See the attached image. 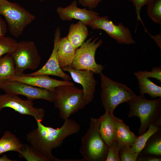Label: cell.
Instances as JSON below:
<instances>
[{
  "mask_svg": "<svg viewBox=\"0 0 161 161\" xmlns=\"http://www.w3.org/2000/svg\"><path fill=\"white\" fill-rule=\"evenodd\" d=\"M37 127L26 135L27 141L33 148L46 157L49 161H69L55 157L52 150L60 146L66 138L77 133L80 126L76 121L71 119L65 120L60 128L55 129L43 125L41 122L36 121Z\"/></svg>",
  "mask_w": 161,
  "mask_h": 161,
  "instance_id": "1",
  "label": "cell"
},
{
  "mask_svg": "<svg viewBox=\"0 0 161 161\" xmlns=\"http://www.w3.org/2000/svg\"><path fill=\"white\" fill-rule=\"evenodd\" d=\"M127 103L130 108L128 117H137L140 120L139 135L146 131L152 125L161 126V97L149 100L144 94H140Z\"/></svg>",
  "mask_w": 161,
  "mask_h": 161,
  "instance_id": "2",
  "label": "cell"
},
{
  "mask_svg": "<svg viewBox=\"0 0 161 161\" xmlns=\"http://www.w3.org/2000/svg\"><path fill=\"white\" fill-rule=\"evenodd\" d=\"M101 80V97L103 105L106 111L113 114L120 104L127 102L137 95L126 85L114 81L102 72L100 74Z\"/></svg>",
  "mask_w": 161,
  "mask_h": 161,
  "instance_id": "3",
  "label": "cell"
},
{
  "mask_svg": "<svg viewBox=\"0 0 161 161\" xmlns=\"http://www.w3.org/2000/svg\"><path fill=\"white\" fill-rule=\"evenodd\" d=\"M98 119L91 118L89 128L81 138L79 151L83 161H105L108 146L99 131Z\"/></svg>",
  "mask_w": 161,
  "mask_h": 161,
  "instance_id": "4",
  "label": "cell"
},
{
  "mask_svg": "<svg viewBox=\"0 0 161 161\" xmlns=\"http://www.w3.org/2000/svg\"><path fill=\"white\" fill-rule=\"evenodd\" d=\"M53 92L55 107L59 110L60 117L64 120L86 105L83 99V89L74 85L58 86Z\"/></svg>",
  "mask_w": 161,
  "mask_h": 161,
  "instance_id": "5",
  "label": "cell"
},
{
  "mask_svg": "<svg viewBox=\"0 0 161 161\" xmlns=\"http://www.w3.org/2000/svg\"><path fill=\"white\" fill-rule=\"evenodd\" d=\"M0 15L4 17L10 34L16 38L22 34L26 27L35 18L19 4L7 0L0 2Z\"/></svg>",
  "mask_w": 161,
  "mask_h": 161,
  "instance_id": "6",
  "label": "cell"
},
{
  "mask_svg": "<svg viewBox=\"0 0 161 161\" xmlns=\"http://www.w3.org/2000/svg\"><path fill=\"white\" fill-rule=\"evenodd\" d=\"M10 54L15 63L16 76L22 75L27 69L36 70L41 62L37 46L32 41L18 42L17 47Z\"/></svg>",
  "mask_w": 161,
  "mask_h": 161,
  "instance_id": "7",
  "label": "cell"
},
{
  "mask_svg": "<svg viewBox=\"0 0 161 161\" xmlns=\"http://www.w3.org/2000/svg\"><path fill=\"white\" fill-rule=\"evenodd\" d=\"M93 38L85 41L76 49L73 61L70 66L77 69L89 70L98 74L102 72L104 66L96 62L95 54L103 41L101 39L97 41L98 38L92 40Z\"/></svg>",
  "mask_w": 161,
  "mask_h": 161,
  "instance_id": "8",
  "label": "cell"
},
{
  "mask_svg": "<svg viewBox=\"0 0 161 161\" xmlns=\"http://www.w3.org/2000/svg\"><path fill=\"white\" fill-rule=\"evenodd\" d=\"M0 89L5 93L21 95L33 100L43 99L53 102V92L16 81L0 80Z\"/></svg>",
  "mask_w": 161,
  "mask_h": 161,
  "instance_id": "9",
  "label": "cell"
},
{
  "mask_svg": "<svg viewBox=\"0 0 161 161\" xmlns=\"http://www.w3.org/2000/svg\"><path fill=\"white\" fill-rule=\"evenodd\" d=\"M87 25L93 30L104 31L111 38L119 44H134L133 39L129 29L121 23L114 24L107 16H98L89 22Z\"/></svg>",
  "mask_w": 161,
  "mask_h": 161,
  "instance_id": "10",
  "label": "cell"
},
{
  "mask_svg": "<svg viewBox=\"0 0 161 161\" xmlns=\"http://www.w3.org/2000/svg\"><path fill=\"white\" fill-rule=\"evenodd\" d=\"M34 104L33 100H23L16 95L6 93L0 95V112L3 108H9L21 114L32 116L36 121L42 122L45 116V110L35 107Z\"/></svg>",
  "mask_w": 161,
  "mask_h": 161,
  "instance_id": "11",
  "label": "cell"
},
{
  "mask_svg": "<svg viewBox=\"0 0 161 161\" xmlns=\"http://www.w3.org/2000/svg\"><path fill=\"white\" fill-rule=\"evenodd\" d=\"M63 71L69 73L74 81L80 84L83 87V99L86 105L92 100L95 91L97 81L94 77L95 74L88 70H78L70 66L61 68Z\"/></svg>",
  "mask_w": 161,
  "mask_h": 161,
  "instance_id": "12",
  "label": "cell"
},
{
  "mask_svg": "<svg viewBox=\"0 0 161 161\" xmlns=\"http://www.w3.org/2000/svg\"><path fill=\"white\" fill-rule=\"evenodd\" d=\"M61 35L60 29L58 27L55 32L53 47L52 53L45 64L36 71L29 74L24 73L23 75L30 76L52 75L60 77L64 80L69 81L71 80V76L64 72L60 66L58 61L57 52Z\"/></svg>",
  "mask_w": 161,
  "mask_h": 161,
  "instance_id": "13",
  "label": "cell"
},
{
  "mask_svg": "<svg viewBox=\"0 0 161 161\" xmlns=\"http://www.w3.org/2000/svg\"><path fill=\"white\" fill-rule=\"evenodd\" d=\"M56 11L59 18L62 21L76 19L83 22L86 26L92 20L99 16L98 13L92 10L78 7L76 0L73 1L66 7L58 6Z\"/></svg>",
  "mask_w": 161,
  "mask_h": 161,
  "instance_id": "14",
  "label": "cell"
},
{
  "mask_svg": "<svg viewBox=\"0 0 161 161\" xmlns=\"http://www.w3.org/2000/svg\"><path fill=\"white\" fill-rule=\"evenodd\" d=\"M7 80L20 82L53 92L56 87L59 86L74 85L73 83L70 81L57 80L52 78L47 75L30 76L23 74L20 76L10 77Z\"/></svg>",
  "mask_w": 161,
  "mask_h": 161,
  "instance_id": "15",
  "label": "cell"
},
{
  "mask_svg": "<svg viewBox=\"0 0 161 161\" xmlns=\"http://www.w3.org/2000/svg\"><path fill=\"white\" fill-rule=\"evenodd\" d=\"M114 117L113 114L105 111V113L98 119L100 133L108 147L116 139Z\"/></svg>",
  "mask_w": 161,
  "mask_h": 161,
  "instance_id": "16",
  "label": "cell"
},
{
  "mask_svg": "<svg viewBox=\"0 0 161 161\" xmlns=\"http://www.w3.org/2000/svg\"><path fill=\"white\" fill-rule=\"evenodd\" d=\"M76 49L68 40L67 36L60 38L57 55L59 64L61 68L71 65L74 58Z\"/></svg>",
  "mask_w": 161,
  "mask_h": 161,
  "instance_id": "17",
  "label": "cell"
},
{
  "mask_svg": "<svg viewBox=\"0 0 161 161\" xmlns=\"http://www.w3.org/2000/svg\"><path fill=\"white\" fill-rule=\"evenodd\" d=\"M89 35L86 25L81 21L71 24L67 37L74 48L76 49L85 41Z\"/></svg>",
  "mask_w": 161,
  "mask_h": 161,
  "instance_id": "18",
  "label": "cell"
},
{
  "mask_svg": "<svg viewBox=\"0 0 161 161\" xmlns=\"http://www.w3.org/2000/svg\"><path fill=\"white\" fill-rule=\"evenodd\" d=\"M114 119L116 127V140L120 146L124 145L131 146L137 136L121 119L115 116Z\"/></svg>",
  "mask_w": 161,
  "mask_h": 161,
  "instance_id": "19",
  "label": "cell"
},
{
  "mask_svg": "<svg viewBox=\"0 0 161 161\" xmlns=\"http://www.w3.org/2000/svg\"><path fill=\"white\" fill-rule=\"evenodd\" d=\"M22 145L16 135L10 131H5L0 139V155L9 151H14L18 153Z\"/></svg>",
  "mask_w": 161,
  "mask_h": 161,
  "instance_id": "20",
  "label": "cell"
},
{
  "mask_svg": "<svg viewBox=\"0 0 161 161\" xmlns=\"http://www.w3.org/2000/svg\"><path fill=\"white\" fill-rule=\"evenodd\" d=\"M140 155L161 156V130L152 135L147 141Z\"/></svg>",
  "mask_w": 161,
  "mask_h": 161,
  "instance_id": "21",
  "label": "cell"
},
{
  "mask_svg": "<svg viewBox=\"0 0 161 161\" xmlns=\"http://www.w3.org/2000/svg\"><path fill=\"white\" fill-rule=\"evenodd\" d=\"M139 92L141 94H148L152 98L161 97V87L152 82L148 78L137 79Z\"/></svg>",
  "mask_w": 161,
  "mask_h": 161,
  "instance_id": "22",
  "label": "cell"
},
{
  "mask_svg": "<svg viewBox=\"0 0 161 161\" xmlns=\"http://www.w3.org/2000/svg\"><path fill=\"white\" fill-rule=\"evenodd\" d=\"M15 67L14 60L10 54L0 58V80H7L15 76Z\"/></svg>",
  "mask_w": 161,
  "mask_h": 161,
  "instance_id": "23",
  "label": "cell"
},
{
  "mask_svg": "<svg viewBox=\"0 0 161 161\" xmlns=\"http://www.w3.org/2000/svg\"><path fill=\"white\" fill-rule=\"evenodd\" d=\"M160 129V126L155 125H151L147 131L137 137L134 143L131 146L132 149L140 154L150 137Z\"/></svg>",
  "mask_w": 161,
  "mask_h": 161,
  "instance_id": "24",
  "label": "cell"
},
{
  "mask_svg": "<svg viewBox=\"0 0 161 161\" xmlns=\"http://www.w3.org/2000/svg\"><path fill=\"white\" fill-rule=\"evenodd\" d=\"M20 156L28 161H49L30 145L23 144L18 153Z\"/></svg>",
  "mask_w": 161,
  "mask_h": 161,
  "instance_id": "25",
  "label": "cell"
},
{
  "mask_svg": "<svg viewBox=\"0 0 161 161\" xmlns=\"http://www.w3.org/2000/svg\"><path fill=\"white\" fill-rule=\"evenodd\" d=\"M148 16L154 22L161 25V0H156L147 5Z\"/></svg>",
  "mask_w": 161,
  "mask_h": 161,
  "instance_id": "26",
  "label": "cell"
},
{
  "mask_svg": "<svg viewBox=\"0 0 161 161\" xmlns=\"http://www.w3.org/2000/svg\"><path fill=\"white\" fill-rule=\"evenodd\" d=\"M18 42L9 36L0 38V58L7 54H10L17 47Z\"/></svg>",
  "mask_w": 161,
  "mask_h": 161,
  "instance_id": "27",
  "label": "cell"
},
{
  "mask_svg": "<svg viewBox=\"0 0 161 161\" xmlns=\"http://www.w3.org/2000/svg\"><path fill=\"white\" fill-rule=\"evenodd\" d=\"M140 154L134 152L131 146L124 145L120 147V156L122 161H136Z\"/></svg>",
  "mask_w": 161,
  "mask_h": 161,
  "instance_id": "28",
  "label": "cell"
},
{
  "mask_svg": "<svg viewBox=\"0 0 161 161\" xmlns=\"http://www.w3.org/2000/svg\"><path fill=\"white\" fill-rule=\"evenodd\" d=\"M137 79L141 78H153L161 82V67H153L151 71H139L134 73Z\"/></svg>",
  "mask_w": 161,
  "mask_h": 161,
  "instance_id": "29",
  "label": "cell"
},
{
  "mask_svg": "<svg viewBox=\"0 0 161 161\" xmlns=\"http://www.w3.org/2000/svg\"><path fill=\"white\" fill-rule=\"evenodd\" d=\"M120 145L116 140L108 147L105 161H120Z\"/></svg>",
  "mask_w": 161,
  "mask_h": 161,
  "instance_id": "30",
  "label": "cell"
},
{
  "mask_svg": "<svg viewBox=\"0 0 161 161\" xmlns=\"http://www.w3.org/2000/svg\"><path fill=\"white\" fill-rule=\"evenodd\" d=\"M133 4L135 9V13L136 15L137 21H141L145 27L143 23L140 16V12L142 8L145 5H147L156 0H128Z\"/></svg>",
  "mask_w": 161,
  "mask_h": 161,
  "instance_id": "31",
  "label": "cell"
},
{
  "mask_svg": "<svg viewBox=\"0 0 161 161\" xmlns=\"http://www.w3.org/2000/svg\"><path fill=\"white\" fill-rule=\"evenodd\" d=\"M103 0H78L79 3L89 9L95 8Z\"/></svg>",
  "mask_w": 161,
  "mask_h": 161,
  "instance_id": "32",
  "label": "cell"
},
{
  "mask_svg": "<svg viewBox=\"0 0 161 161\" xmlns=\"http://www.w3.org/2000/svg\"><path fill=\"white\" fill-rule=\"evenodd\" d=\"M139 161H160L161 156L154 155H139L137 159Z\"/></svg>",
  "mask_w": 161,
  "mask_h": 161,
  "instance_id": "33",
  "label": "cell"
},
{
  "mask_svg": "<svg viewBox=\"0 0 161 161\" xmlns=\"http://www.w3.org/2000/svg\"><path fill=\"white\" fill-rule=\"evenodd\" d=\"M0 15V38L5 36L7 29L6 23L1 18Z\"/></svg>",
  "mask_w": 161,
  "mask_h": 161,
  "instance_id": "34",
  "label": "cell"
},
{
  "mask_svg": "<svg viewBox=\"0 0 161 161\" xmlns=\"http://www.w3.org/2000/svg\"><path fill=\"white\" fill-rule=\"evenodd\" d=\"M151 37L154 40L155 42L158 46L160 49H161V34L160 33L156 35H153L149 33L148 31H146Z\"/></svg>",
  "mask_w": 161,
  "mask_h": 161,
  "instance_id": "35",
  "label": "cell"
},
{
  "mask_svg": "<svg viewBox=\"0 0 161 161\" xmlns=\"http://www.w3.org/2000/svg\"><path fill=\"white\" fill-rule=\"evenodd\" d=\"M15 160H12L8 157L7 155H4L0 157V161H14Z\"/></svg>",
  "mask_w": 161,
  "mask_h": 161,
  "instance_id": "36",
  "label": "cell"
},
{
  "mask_svg": "<svg viewBox=\"0 0 161 161\" xmlns=\"http://www.w3.org/2000/svg\"><path fill=\"white\" fill-rule=\"evenodd\" d=\"M40 1L43 2L44 1V0H38Z\"/></svg>",
  "mask_w": 161,
  "mask_h": 161,
  "instance_id": "37",
  "label": "cell"
},
{
  "mask_svg": "<svg viewBox=\"0 0 161 161\" xmlns=\"http://www.w3.org/2000/svg\"><path fill=\"white\" fill-rule=\"evenodd\" d=\"M3 0H0V2H1V1H2Z\"/></svg>",
  "mask_w": 161,
  "mask_h": 161,
  "instance_id": "38",
  "label": "cell"
}]
</instances>
